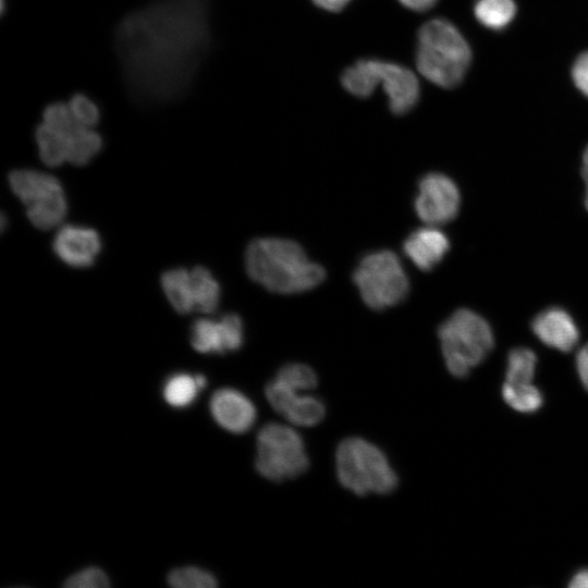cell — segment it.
<instances>
[{
	"label": "cell",
	"mask_w": 588,
	"mask_h": 588,
	"mask_svg": "<svg viewBox=\"0 0 588 588\" xmlns=\"http://www.w3.org/2000/svg\"><path fill=\"white\" fill-rule=\"evenodd\" d=\"M502 397L513 409L519 413L537 412L543 404L540 390L531 383L504 382Z\"/></svg>",
	"instance_id": "obj_22"
},
{
	"label": "cell",
	"mask_w": 588,
	"mask_h": 588,
	"mask_svg": "<svg viewBox=\"0 0 588 588\" xmlns=\"http://www.w3.org/2000/svg\"><path fill=\"white\" fill-rule=\"evenodd\" d=\"M198 389L195 377L186 373H177L166 382L163 396L170 405L184 407L195 400Z\"/></svg>",
	"instance_id": "obj_24"
},
{
	"label": "cell",
	"mask_w": 588,
	"mask_h": 588,
	"mask_svg": "<svg viewBox=\"0 0 588 588\" xmlns=\"http://www.w3.org/2000/svg\"><path fill=\"white\" fill-rule=\"evenodd\" d=\"M244 326L236 314H226L219 320L200 318L191 328V344L199 353L224 354L243 344Z\"/></svg>",
	"instance_id": "obj_12"
},
{
	"label": "cell",
	"mask_w": 588,
	"mask_h": 588,
	"mask_svg": "<svg viewBox=\"0 0 588 588\" xmlns=\"http://www.w3.org/2000/svg\"><path fill=\"white\" fill-rule=\"evenodd\" d=\"M352 0H313V2L319 8L330 11L339 12L345 8Z\"/></svg>",
	"instance_id": "obj_33"
},
{
	"label": "cell",
	"mask_w": 588,
	"mask_h": 588,
	"mask_svg": "<svg viewBox=\"0 0 588 588\" xmlns=\"http://www.w3.org/2000/svg\"><path fill=\"white\" fill-rule=\"evenodd\" d=\"M531 330L544 345L563 353L572 351L579 340L575 320L560 307L540 311L531 321Z\"/></svg>",
	"instance_id": "obj_15"
},
{
	"label": "cell",
	"mask_w": 588,
	"mask_h": 588,
	"mask_svg": "<svg viewBox=\"0 0 588 588\" xmlns=\"http://www.w3.org/2000/svg\"><path fill=\"white\" fill-rule=\"evenodd\" d=\"M52 248L64 264L84 268L95 262L101 249V241L94 229L66 224L58 230Z\"/></svg>",
	"instance_id": "obj_13"
},
{
	"label": "cell",
	"mask_w": 588,
	"mask_h": 588,
	"mask_svg": "<svg viewBox=\"0 0 588 588\" xmlns=\"http://www.w3.org/2000/svg\"><path fill=\"white\" fill-rule=\"evenodd\" d=\"M461 194L455 182L445 174L432 172L422 176L414 207L418 218L428 225H441L458 213Z\"/></svg>",
	"instance_id": "obj_10"
},
{
	"label": "cell",
	"mask_w": 588,
	"mask_h": 588,
	"mask_svg": "<svg viewBox=\"0 0 588 588\" xmlns=\"http://www.w3.org/2000/svg\"><path fill=\"white\" fill-rule=\"evenodd\" d=\"M353 281L364 303L373 310L395 306L409 293V280L402 262L389 249L366 254L353 273Z\"/></svg>",
	"instance_id": "obj_8"
},
{
	"label": "cell",
	"mask_w": 588,
	"mask_h": 588,
	"mask_svg": "<svg viewBox=\"0 0 588 588\" xmlns=\"http://www.w3.org/2000/svg\"><path fill=\"white\" fill-rule=\"evenodd\" d=\"M255 467L260 476L274 482L304 474L309 457L302 436L292 425H264L256 438Z\"/></svg>",
	"instance_id": "obj_7"
},
{
	"label": "cell",
	"mask_w": 588,
	"mask_h": 588,
	"mask_svg": "<svg viewBox=\"0 0 588 588\" xmlns=\"http://www.w3.org/2000/svg\"><path fill=\"white\" fill-rule=\"evenodd\" d=\"M274 378L287 387L303 392L314 390L318 383L315 370L302 363H290L282 366Z\"/></svg>",
	"instance_id": "obj_25"
},
{
	"label": "cell",
	"mask_w": 588,
	"mask_h": 588,
	"mask_svg": "<svg viewBox=\"0 0 588 588\" xmlns=\"http://www.w3.org/2000/svg\"><path fill=\"white\" fill-rule=\"evenodd\" d=\"M195 308L206 314L213 313L220 302L221 290L211 272L198 266L191 270Z\"/></svg>",
	"instance_id": "obj_20"
},
{
	"label": "cell",
	"mask_w": 588,
	"mask_h": 588,
	"mask_svg": "<svg viewBox=\"0 0 588 588\" xmlns=\"http://www.w3.org/2000/svg\"><path fill=\"white\" fill-rule=\"evenodd\" d=\"M401 4L416 12H425L431 9L438 0H399Z\"/></svg>",
	"instance_id": "obj_32"
},
{
	"label": "cell",
	"mask_w": 588,
	"mask_h": 588,
	"mask_svg": "<svg viewBox=\"0 0 588 588\" xmlns=\"http://www.w3.org/2000/svg\"><path fill=\"white\" fill-rule=\"evenodd\" d=\"M66 135L68 162L87 164L102 148V137L95 127L76 125Z\"/></svg>",
	"instance_id": "obj_18"
},
{
	"label": "cell",
	"mask_w": 588,
	"mask_h": 588,
	"mask_svg": "<svg viewBox=\"0 0 588 588\" xmlns=\"http://www.w3.org/2000/svg\"><path fill=\"white\" fill-rule=\"evenodd\" d=\"M9 184L36 228L50 230L63 221L68 201L56 176L38 170L20 169L9 174Z\"/></svg>",
	"instance_id": "obj_9"
},
{
	"label": "cell",
	"mask_w": 588,
	"mask_h": 588,
	"mask_svg": "<svg viewBox=\"0 0 588 588\" xmlns=\"http://www.w3.org/2000/svg\"><path fill=\"white\" fill-rule=\"evenodd\" d=\"M438 336L445 366L456 378L466 377L494 346L488 321L467 308L457 309L445 319L438 329Z\"/></svg>",
	"instance_id": "obj_5"
},
{
	"label": "cell",
	"mask_w": 588,
	"mask_h": 588,
	"mask_svg": "<svg viewBox=\"0 0 588 588\" xmlns=\"http://www.w3.org/2000/svg\"><path fill=\"white\" fill-rule=\"evenodd\" d=\"M449 249V237L436 225L427 224L413 231L403 243L405 255L422 271L433 269Z\"/></svg>",
	"instance_id": "obj_16"
},
{
	"label": "cell",
	"mask_w": 588,
	"mask_h": 588,
	"mask_svg": "<svg viewBox=\"0 0 588 588\" xmlns=\"http://www.w3.org/2000/svg\"><path fill=\"white\" fill-rule=\"evenodd\" d=\"M265 395L279 415L295 427H314L326 415L324 403L317 396L295 390L273 378L265 388Z\"/></svg>",
	"instance_id": "obj_11"
},
{
	"label": "cell",
	"mask_w": 588,
	"mask_h": 588,
	"mask_svg": "<svg viewBox=\"0 0 588 588\" xmlns=\"http://www.w3.org/2000/svg\"><path fill=\"white\" fill-rule=\"evenodd\" d=\"M572 77L576 87L588 97V51L576 59L572 69Z\"/></svg>",
	"instance_id": "obj_30"
},
{
	"label": "cell",
	"mask_w": 588,
	"mask_h": 588,
	"mask_svg": "<svg viewBox=\"0 0 588 588\" xmlns=\"http://www.w3.org/2000/svg\"><path fill=\"white\" fill-rule=\"evenodd\" d=\"M341 82L348 93L362 98L370 96L381 85L395 114L408 112L419 98V83L414 72L393 62L359 60L344 71Z\"/></svg>",
	"instance_id": "obj_6"
},
{
	"label": "cell",
	"mask_w": 588,
	"mask_h": 588,
	"mask_svg": "<svg viewBox=\"0 0 588 588\" xmlns=\"http://www.w3.org/2000/svg\"><path fill=\"white\" fill-rule=\"evenodd\" d=\"M35 140L41 161L48 167H59L68 162L66 135L45 123L35 131Z\"/></svg>",
	"instance_id": "obj_19"
},
{
	"label": "cell",
	"mask_w": 588,
	"mask_h": 588,
	"mask_svg": "<svg viewBox=\"0 0 588 588\" xmlns=\"http://www.w3.org/2000/svg\"><path fill=\"white\" fill-rule=\"evenodd\" d=\"M576 369L580 382L588 391V343H586L576 354Z\"/></svg>",
	"instance_id": "obj_31"
},
{
	"label": "cell",
	"mask_w": 588,
	"mask_h": 588,
	"mask_svg": "<svg viewBox=\"0 0 588 588\" xmlns=\"http://www.w3.org/2000/svg\"><path fill=\"white\" fill-rule=\"evenodd\" d=\"M581 175L583 180L585 182L586 191H585V206L588 210V146L586 147L584 154H583V161H581Z\"/></svg>",
	"instance_id": "obj_35"
},
{
	"label": "cell",
	"mask_w": 588,
	"mask_h": 588,
	"mask_svg": "<svg viewBox=\"0 0 588 588\" xmlns=\"http://www.w3.org/2000/svg\"><path fill=\"white\" fill-rule=\"evenodd\" d=\"M109 578L98 567H87L71 575L63 584L66 588H107Z\"/></svg>",
	"instance_id": "obj_29"
},
{
	"label": "cell",
	"mask_w": 588,
	"mask_h": 588,
	"mask_svg": "<svg viewBox=\"0 0 588 588\" xmlns=\"http://www.w3.org/2000/svg\"><path fill=\"white\" fill-rule=\"evenodd\" d=\"M195 380H196V383H197L199 389L205 388L207 381H206V378L203 375L195 376Z\"/></svg>",
	"instance_id": "obj_36"
},
{
	"label": "cell",
	"mask_w": 588,
	"mask_h": 588,
	"mask_svg": "<svg viewBox=\"0 0 588 588\" xmlns=\"http://www.w3.org/2000/svg\"><path fill=\"white\" fill-rule=\"evenodd\" d=\"M537 366V356L528 347H515L507 356L505 381L531 383Z\"/></svg>",
	"instance_id": "obj_23"
},
{
	"label": "cell",
	"mask_w": 588,
	"mask_h": 588,
	"mask_svg": "<svg viewBox=\"0 0 588 588\" xmlns=\"http://www.w3.org/2000/svg\"><path fill=\"white\" fill-rule=\"evenodd\" d=\"M168 583L174 588H215L216 577L199 567L184 566L171 571Z\"/></svg>",
	"instance_id": "obj_26"
},
{
	"label": "cell",
	"mask_w": 588,
	"mask_h": 588,
	"mask_svg": "<svg viewBox=\"0 0 588 588\" xmlns=\"http://www.w3.org/2000/svg\"><path fill=\"white\" fill-rule=\"evenodd\" d=\"M335 474L339 482L357 495L388 494L399 485L383 451L359 437L345 438L336 446Z\"/></svg>",
	"instance_id": "obj_4"
},
{
	"label": "cell",
	"mask_w": 588,
	"mask_h": 588,
	"mask_svg": "<svg viewBox=\"0 0 588 588\" xmlns=\"http://www.w3.org/2000/svg\"><path fill=\"white\" fill-rule=\"evenodd\" d=\"M568 586L572 588H588V568L575 573Z\"/></svg>",
	"instance_id": "obj_34"
},
{
	"label": "cell",
	"mask_w": 588,
	"mask_h": 588,
	"mask_svg": "<svg viewBox=\"0 0 588 588\" xmlns=\"http://www.w3.org/2000/svg\"><path fill=\"white\" fill-rule=\"evenodd\" d=\"M474 13L483 26L499 30L512 22L516 13V5L513 0H477Z\"/></svg>",
	"instance_id": "obj_21"
},
{
	"label": "cell",
	"mask_w": 588,
	"mask_h": 588,
	"mask_svg": "<svg viewBox=\"0 0 588 588\" xmlns=\"http://www.w3.org/2000/svg\"><path fill=\"white\" fill-rule=\"evenodd\" d=\"M208 0H150L119 23L115 50L128 91L139 102L183 95L208 48Z\"/></svg>",
	"instance_id": "obj_1"
},
{
	"label": "cell",
	"mask_w": 588,
	"mask_h": 588,
	"mask_svg": "<svg viewBox=\"0 0 588 588\" xmlns=\"http://www.w3.org/2000/svg\"><path fill=\"white\" fill-rule=\"evenodd\" d=\"M210 412L218 425L232 433L248 431L257 416L254 403L245 394L231 388L219 389L212 394Z\"/></svg>",
	"instance_id": "obj_14"
},
{
	"label": "cell",
	"mask_w": 588,
	"mask_h": 588,
	"mask_svg": "<svg viewBox=\"0 0 588 588\" xmlns=\"http://www.w3.org/2000/svg\"><path fill=\"white\" fill-rule=\"evenodd\" d=\"M161 286L177 313L188 314L196 309L191 271L183 268L166 271L161 277Z\"/></svg>",
	"instance_id": "obj_17"
},
{
	"label": "cell",
	"mask_w": 588,
	"mask_h": 588,
	"mask_svg": "<svg viewBox=\"0 0 588 588\" xmlns=\"http://www.w3.org/2000/svg\"><path fill=\"white\" fill-rule=\"evenodd\" d=\"M68 105L78 125L95 127L98 124L101 117L100 108L88 95L76 93L69 99Z\"/></svg>",
	"instance_id": "obj_27"
},
{
	"label": "cell",
	"mask_w": 588,
	"mask_h": 588,
	"mask_svg": "<svg viewBox=\"0 0 588 588\" xmlns=\"http://www.w3.org/2000/svg\"><path fill=\"white\" fill-rule=\"evenodd\" d=\"M245 267L252 280L279 294L313 290L326 277L323 267L311 261L299 244L280 237L253 240L245 252Z\"/></svg>",
	"instance_id": "obj_2"
},
{
	"label": "cell",
	"mask_w": 588,
	"mask_h": 588,
	"mask_svg": "<svg viewBox=\"0 0 588 588\" xmlns=\"http://www.w3.org/2000/svg\"><path fill=\"white\" fill-rule=\"evenodd\" d=\"M471 59L470 48L449 21L433 19L418 32L416 66L429 82L452 88L461 83Z\"/></svg>",
	"instance_id": "obj_3"
},
{
	"label": "cell",
	"mask_w": 588,
	"mask_h": 588,
	"mask_svg": "<svg viewBox=\"0 0 588 588\" xmlns=\"http://www.w3.org/2000/svg\"><path fill=\"white\" fill-rule=\"evenodd\" d=\"M42 123L64 134L78 125L72 117L68 102L62 101L46 106L42 111Z\"/></svg>",
	"instance_id": "obj_28"
}]
</instances>
